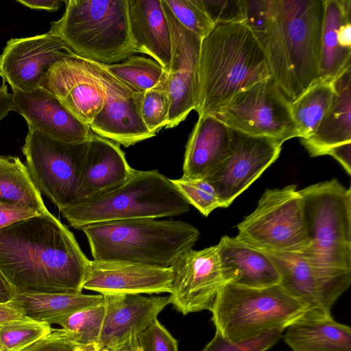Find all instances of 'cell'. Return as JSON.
I'll return each mask as SVG.
<instances>
[{"label": "cell", "instance_id": "8d00e7d4", "mask_svg": "<svg viewBox=\"0 0 351 351\" xmlns=\"http://www.w3.org/2000/svg\"><path fill=\"white\" fill-rule=\"evenodd\" d=\"M177 20L201 40L207 36L215 25L197 0H165Z\"/></svg>", "mask_w": 351, "mask_h": 351}, {"label": "cell", "instance_id": "60d3db41", "mask_svg": "<svg viewBox=\"0 0 351 351\" xmlns=\"http://www.w3.org/2000/svg\"><path fill=\"white\" fill-rule=\"evenodd\" d=\"M95 348H86L75 341L65 329L52 330L50 333L20 351H96Z\"/></svg>", "mask_w": 351, "mask_h": 351}, {"label": "cell", "instance_id": "484cf974", "mask_svg": "<svg viewBox=\"0 0 351 351\" xmlns=\"http://www.w3.org/2000/svg\"><path fill=\"white\" fill-rule=\"evenodd\" d=\"M217 246L220 265L229 284L254 288L279 284L278 271L265 252L236 237L223 236Z\"/></svg>", "mask_w": 351, "mask_h": 351}, {"label": "cell", "instance_id": "7a4b0ae2", "mask_svg": "<svg viewBox=\"0 0 351 351\" xmlns=\"http://www.w3.org/2000/svg\"><path fill=\"white\" fill-rule=\"evenodd\" d=\"M324 0H271L259 40L271 77L290 101L319 74Z\"/></svg>", "mask_w": 351, "mask_h": 351}, {"label": "cell", "instance_id": "e0dca14e", "mask_svg": "<svg viewBox=\"0 0 351 351\" xmlns=\"http://www.w3.org/2000/svg\"><path fill=\"white\" fill-rule=\"evenodd\" d=\"M40 87L54 95L88 125L105 99L104 91L86 60L75 54L56 63L43 78Z\"/></svg>", "mask_w": 351, "mask_h": 351}, {"label": "cell", "instance_id": "74e56055", "mask_svg": "<svg viewBox=\"0 0 351 351\" xmlns=\"http://www.w3.org/2000/svg\"><path fill=\"white\" fill-rule=\"evenodd\" d=\"M281 330H273L254 339L239 343L230 341L216 332L202 351H266L282 336Z\"/></svg>", "mask_w": 351, "mask_h": 351}, {"label": "cell", "instance_id": "4fadbf2b", "mask_svg": "<svg viewBox=\"0 0 351 351\" xmlns=\"http://www.w3.org/2000/svg\"><path fill=\"white\" fill-rule=\"evenodd\" d=\"M170 267L169 304L184 315L210 311L219 293L229 284L220 265L217 245L189 250Z\"/></svg>", "mask_w": 351, "mask_h": 351}, {"label": "cell", "instance_id": "5b68a950", "mask_svg": "<svg viewBox=\"0 0 351 351\" xmlns=\"http://www.w3.org/2000/svg\"><path fill=\"white\" fill-rule=\"evenodd\" d=\"M308 243L301 253L319 271L351 279V189L337 179L299 190Z\"/></svg>", "mask_w": 351, "mask_h": 351}, {"label": "cell", "instance_id": "83f0119b", "mask_svg": "<svg viewBox=\"0 0 351 351\" xmlns=\"http://www.w3.org/2000/svg\"><path fill=\"white\" fill-rule=\"evenodd\" d=\"M102 294L16 293L8 304L32 320L60 324L72 314L104 302Z\"/></svg>", "mask_w": 351, "mask_h": 351}, {"label": "cell", "instance_id": "ab89813d", "mask_svg": "<svg viewBox=\"0 0 351 351\" xmlns=\"http://www.w3.org/2000/svg\"><path fill=\"white\" fill-rule=\"evenodd\" d=\"M215 25L243 20L241 0H197Z\"/></svg>", "mask_w": 351, "mask_h": 351}, {"label": "cell", "instance_id": "c3c4849f", "mask_svg": "<svg viewBox=\"0 0 351 351\" xmlns=\"http://www.w3.org/2000/svg\"><path fill=\"white\" fill-rule=\"evenodd\" d=\"M337 40L341 48L351 51V25L347 22L339 27L337 32Z\"/></svg>", "mask_w": 351, "mask_h": 351}, {"label": "cell", "instance_id": "d4e9b609", "mask_svg": "<svg viewBox=\"0 0 351 351\" xmlns=\"http://www.w3.org/2000/svg\"><path fill=\"white\" fill-rule=\"evenodd\" d=\"M282 337L292 351H351V328L330 311L308 308L285 329Z\"/></svg>", "mask_w": 351, "mask_h": 351}, {"label": "cell", "instance_id": "d590c367", "mask_svg": "<svg viewBox=\"0 0 351 351\" xmlns=\"http://www.w3.org/2000/svg\"><path fill=\"white\" fill-rule=\"evenodd\" d=\"M171 180L188 203L195 206L203 215L207 217L215 209L223 208L218 194L205 178L182 176Z\"/></svg>", "mask_w": 351, "mask_h": 351}, {"label": "cell", "instance_id": "52a82bcc", "mask_svg": "<svg viewBox=\"0 0 351 351\" xmlns=\"http://www.w3.org/2000/svg\"><path fill=\"white\" fill-rule=\"evenodd\" d=\"M49 31L75 55L103 64L136 53L131 41L128 0H66Z\"/></svg>", "mask_w": 351, "mask_h": 351}, {"label": "cell", "instance_id": "d6986e66", "mask_svg": "<svg viewBox=\"0 0 351 351\" xmlns=\"http://www.w3.org/2000/svg\"><path fill=\"white\" fill-rule=\"evenodd\" d=\"M264 252L278 271L279 284L309 308L330 311L350 285V279L332 277L319 271L300 252Z\"/></svg>", "mask_w": 351, "mask_h": 351}, {"label": "cell", "instance_id": "f1b7e54d", "mask_svg": "<svg viewBox=\"0 0 351 351\" xmlns=\"http://www.w3.org/2000/svg\"><path fill=\"white\" fill-rule=\"evenodd\" d=\"M350 0H324L317 79L332 81L351 66V51L341 48L337 40L339 27L350 21Z\"/></svg>", "mask_w": 351, "mask_h": 351}, {"label": "cell", "instance_id": "1f68e13d", "mask_svg": "<svg viewBox=\"0 0 351 351\" xmlns=\"http://www.w3.org/2000/svg\"><path fill=\"white\" fill-rule=\"evenodd\" d=\"M104 65L118 80L138 93L165 84L167 75V71L156 61L135 55L121 63Z\"/></svg>", "mask_w": 351, "mask_h": 351}, {"label": "cell", "instance_id": "2e32d148", "mask_svg": "<svg viewBox=\"0 0 351 351\" xmlns=\"http://www.w3.org/2000/svg\"><path fill=\"white\" fill-rule=\"evenodd\" d=\"M75 53L57 36L42 34L10 39L0 55V76L12 90L27 92L40 87L49 70Z\"/></svg>", "mask_w": 351, "mask_h": 351}, {"label": "cell", "instance_id": "6da1fadb", "mask_svg": "<svg viewBox=\"0 0 351 351\" xmlns=\"http://www.w3.org/2000/svg\"><path fill=\"white\" fill-rule=\"evenodd\" d=\"M90 260L53 215L0 229V271L16 293H77Z\"/></svg>", "mask_w": 351, "mask_h": 351}, {"label": "cell", "instance_id": "3957f363", "mask_svg": "<svg viewBox=\"0 0 351 351\" xmlns=\"http://www.w3.org/2000/svg\"><path fill=\"white\" fill-rule=\"evenodd\" d=\"M270 77L262 45L243 20L215 25L201 42L195 110L213 114L239 92Z\"/></svg>", "mask_w": 351, "mask_h": 351}, {"label": "cell", "instance_id": "bcb514c9", "mask_svg": "<svg viewBox=\"0 0 351 351\" xmlns=\"http://www.w3.org/2000/svg\"><path fill=\"white\" fill-rule=\"evenodd\" d=\"M12 110V94L8 92L7 84L3 82L0 86V123Z\"/></svg>", "mask_w": 351, "mask_h": 351}, {"label": "cell", "instance_id": "4316f807", "mask_svg": "<svg viewBox=\"0 0 351 351\" xmlns=\"http://www.w3.org/2000/svg\"><path fill=\"white\" fill-rule=\"evenodd\" d=\"M351 66L333 80L335 95L315 132L301 143L312 157L351 143Z\"/></svg>", "mask_w": 351, "mask_h": 351}, {"label": "cell", "instance_id": "7c38bea8", "mask_svg": "<svg viewBox=\"0 0 351 351\" xmlns=\"http://www.w3.org/2000/svg\"><path fill=\"white\" fill-rule=\"evenodd\" d=\"M230 129L232 145L228 157L205 178L218 194L223 208L230 206L278 159L284 143Z\"/></svg>", "mask_w": 351, "mask_h": 351}, {"label": "cell", "instance_id": "277c9868", "mask_svg": "<svg viewBox=\"0 0 351 351\" xmlns=\"http://www.w3.org/2000/svg\"><path fill=\"white\" fill-rule=\"evenodd\" d=\"M95 261H131L170 267L193 249L200 233L173 219H134L94 223L81 229Z\"/></svg>", "mask_w": 351, "mask_h": 351}, {"label": "cell", "instance_id": "f6af8a7d", "mask_svg": "<svg viewBox=\"0 0 351 351\" xmlns=\"http://www.w3.org/2000/svg\"><path fill=\"white\" fill-rule=\"evenodd\" d=\"M17 3L34 10H43L47 12H56L61 6L60 0H16Z\"/></svg>", "mask_w": 351, "mask_h": 351}, {"label": "cell", "instance_id": "603a6c76", "mask_svg": "<svg viewBox=\"0 0 351 351\" xmlns=\"http://www.w3.org/2000/svg\"><path fill=\"white\" fill-rule=\"evenodd\" d=\"M231 129L213 114L199 115L188 139L183 177L206 178L228 157Z\"/></svg>", "mask_w": 351, "mask_h": 351}, {"label": "cell", "instance_id": "7bdbcfd3", "mask_svg": "<svg viewBox=\"0 0 351 351\" xmlns=\"http://www.w3.org/2000/svg\"><path fill=\"white\" fill-rule=\"evenodd\" d=\"M39 215L41 214L29 207L0 199V229Z\"/></svg>", "mask_w": 351, "mask_h": 351}, {"label": "cell", "instance_id": "816d5d0a", "mask_svg": "<svg viewBox=\"0 0 351 351\" xmlns=\"http://www.w3.org/2000/svg\"><path fill=\"white\" fill-rule=\"evenodd\" d=\"M96 351H110V350L108 349H102V350H96Z\"/></svg>", "mask_w": 351, "mask_h": 351}, {"label": "cell", "instance_id": "7dc6e473", "mask_svg": "<svg viewBox=\"0 0 351 351\" xmlns=\"http://www.w3.org/2000/svg\"><path fill=\"white\" fill-rule=\"evenodd\" d=\"M27 318L19 310L11 306L8 303H0V324L12 320Z\"/></svg>", "mask_w": 351, "mask_h": 351}, {"label": "cell", "instance_id": "b9f144b4", "mask_svg": "<svg viewBox=\"0 0 351 351\" xmlns=\"http://www.w3.org/2000/svg\"><path fill=\"white\" fill-rule=\"evenodd\" d=\"M243 21L260 40L265 34L271 0H241Z\"/></svg>", "mask_w": 351, "mask_h": 351}, {"label": "cell", "instance_id": "e575fe53", "mask_svg": "<svg viewBox=\"0 0 351 351\" xmlns=\"http://www.w3.org/2000/svg\"><path fill=\"white\" fill-rule=\"evenodd\" d=\"M138 104L142 121L154 136L162 128H165L169 112V99L165 84L138 93Z\"/></svg>", "mask_w": 351, "mask_h": 351}, {"label": "cell", "instance_id": "d6a6232c", "mask_svg": "<svg viewBox=\"0 0 351 351\" xmlns=\"http://www.w3.org/2000/svg\"><path fill=\"white\" fill-rule=\"evenodd\" d=\"M104 302L72 314L60 323L76 343L86 348H97L104 319Z\"/></svg>", "mask_w": 351, "mask_h": 351}, {"label": "cell", "instance_id": "9c48e42d", "mask_svg": "<svg viewBox=\"0 0 351 351\" xmlns=\"http://www.w3.org/2000/svg\"><path fill=\"white\" fill-rule=\"evenodd\" d=\"M237 227L238 239L263 252H301L308 243L295 184L266 190L256 209Z\"/></svg>", "mask_w": 351, "mask_h": 351}, {"label": "cell", "instance_id": "5bb4252c", "mask_svg": "<svg viewBox=\"0 0 351 351\" xmlns=\"http://www.w3.org/2000/svg\"><path fill=\"white\" fill-rule=\"evenodd\" d=\"M161 3L171 38V58L165 82L169 99L168 123L165 128H172L195 110L202 40L177 20L165 0H161Z\"/></svg>", "mask_w": 351, "mask_h": 351}, {"label": "cell", "instance_id": "8fae6325", "mask_svg": "<svg viewBox=\"0 0 351 351\" xmlns=\"http://www.w3.org/2000/svg\"><path fill=\"white\" fill-rule=\"evenodd\" d=\"M213 115L230 128L247 134L282 142L299 137L291 102L271 77L239 92Z\"/></svg>", "mask_w": 351, "mask_h": 351}, {"label": "cell", "instance_id": "ba28073f", "mask_svg": "<svg viewBox=\"0 0 351 351\" xmlns=\"http://www.w3.org/2000/svg\"><path fill=\"white\" fill-rule=\"evenodd\" d=\"M308 308L280 284L254 288L230 283L210 312L216 332L239 343L270 331H284Z\"/></svg>", "mask_w": 351, "mask_h": 351}, {"label": "cell", "instance_id": "30bf717a", "mask_svg": "<svg viewBox=\"0 0 351 351\" xmlns=\"http://www.w3.org/2000/svg\"><path fill=\"white\" fill-rule=\"evenodd\" d=\"M88 142L66 143L28 128L22 148L30 178L60 211L78 203Z\"/></svg>", "mask_w": 351, "mask_h": 351}, {"label": "cell", "instance_id": "681fc988", "mask_svg": "<svg viewBox=\"0 0 351 351\" xmlns=\"http://www.w3.org/2000/svg\"><path fill=\"white\" fill-rule=\"evenodd\" d=\"M16 293L12 286L0 271V303H8Z\"/></svg>", "mask_w": 351, "mask_h": 351}, {"label": "cell", "instance_id": "f546056e", "mask_svg": "<svg viewBox=\"0 0 351 351\" xmlns=\"http://www.w3.org/2000/svg\"><path fill=\"white\" fill-rule=\"evenodd\" d=\"M0 199L50 215L26 166L18 157L0 156Z\"/></svg>", "mask_w": 351, "mask_h": 351}, {"label": "cell", "instance_id": "ac0fdd59", "mask_svg": "<svg viewBox=\"0 0 351 351\" xmlns=\"http://www.w3.org/2000/svg\"><path fill=\"white\" fill-rule=\"evenodd\" d=\"M172 271L148 264L123 261H90L83 289L100 294L161 293L171 290Z\"/></svg>", "mask_w": 351, "mask_h": 351}, {"label": "cell", "instance_id": "f907efd6", "mask_svg": "<svg viewBox=\"0 0 351 351\" xmlns=\"http://www.w3.org/2000/svg\"><path fill=\"white\" fill-rule=\"evenodd\" d=\"M110 351H141V349L138 346L136 336H132Z\"/></svg>", "mask_w": 351, "mask_h": 351}, {"label": "cell", "instance_id": "44dd1931", "mask_svg": "<svg viewBox=\"0 0 351 351\" xmlns=\"http://www.w3.org/2000/svg\"><path fill=\"white\" fill-rule=\"evenodd\" d=\"M103 295L106 312L97 350H111L132 336H137L169 304L167 296L127 293Z\"/></svg>", "mask_w": 351, "mask_h": 351}, {"label": "cell", "instance_id": "4dcf8cb0", "mask_svg": "<svg viewBox=\"0 0 351 351\" xmlns=\"http://www.w3.org/2000/svg\"><path fill=\"white\" fill-rule=\"evenodd\" d=\"M335 92L333 80L317 79L291 102L299 138H306L315 132L330 106Z\"/></svg>", "mask_w": 351, "mask_h": 351}, {"label": "cell", "instance_id": "8992f818", "mask_svg": "<svg viewBox=\"0 0 351 351\" xmlns=\"http://www.w3.org/2000/svg\"><path fill=\"white\" fill-rule=\"evenodd\" d=\"M190 204L158 170L133 171L121 185L60 212L76 228L98 222L157 219L187 213Z\"/></svg>", "mask_w": 351, "mask_h": 351}, {"label": "cell", "instance_id": "7402d4cb", "mask_svg": "<svg viewBox=\"0 0 351 351\" xmlns=\"http://www.w3.org/2000/svg\"><path fill=\"white\" fill-rule=\"evenodd\" d=\"M134 171L119 144L93 133L81 170L78 203L114 189Z\"/></svg>", "mask_w": 351, "mask_h": 351}, {"label": "cell", "instance_id": "ee69618b", "mask_svg": "<svg viewBox=\"0 0 351 351\" xmlns=\"http://www.w3.org/2000/svg\"><path fill=\"white\" fill-rule=\"evenodd\" d=\"M337 160L348 175L351 173V143L335 148L329 154Z\"/></svg>", "mask_w": 351, "mask_h": 351}, {"label": "cell", "instance_id": "836d02e7", "mask_svg": "<svg viewBox=\"0 0 351 351\" xmlns=\"http://www.w3.org/2000/svg\"><path fill=\"white\" fill-rule=\"evenodd\" d=\"M52 331L50 324L28 317L0 324V351H20Z\"/></svg>", "mask_w": 351, "mask_h": 351}, {"label": "cell", "instance_id": "cb8c5ba5", "mask_svg": "<svg viewBox=\"0 0 351 351\" xmlns=\"http://www.w3.org/2000/svg\"><path fill=\"white\" fill-rule=\"evenodd\" d=\"M128 12L130 34L136 53L150 56L168 72L171 38L161 0H128Z\"/></svg>", "mask_w": 351, "mask_h": 351}, {"label": "cell", "instance_id": "9a60e30c", "mask_svg": "<svg viewBox=\"0 0 351 351\" xmlns=\"http://www.w3.org/2000/svg\"><path fill=\"white\" fill-rule=\"evenodd\" d=\"M85 60L105 93L103 106L89 125L91 131L125 147L153 137L141 117L138 93L118 80L103 64Z\"/></svg>", "mask_w": 351, "mask_h": 351}, {"label": "cell", "instance_id": "ffe728a7", "mask_svg": "<svg viewBox=\"0 0 351 351\" xmlns=\"http://www.w3.org/2000/svg\"><path fill=\"white\" fill-rule=\"evenodd\" d=\"M13 111L28 128L66 143H84L91 138L89 125L75 117L54 95L38 87L27 92L13 90Z\"/></svg>", "mask_w": 351, "mask_h": 351}, {"label": "cell", "instance_id": "f35d334b", "mask_svg": "<svg viewBox=\"0 0 351 351\" xmlns=\"http://www.w3.org/2000/svg\"><path fill=\"white\" fill-rule=\"evenodd\" d=\"M141 351H178L177 340L158 319L136 336Z\"/></svg>", "mask_w": 351, "mask_h": 351}]
</instances>
